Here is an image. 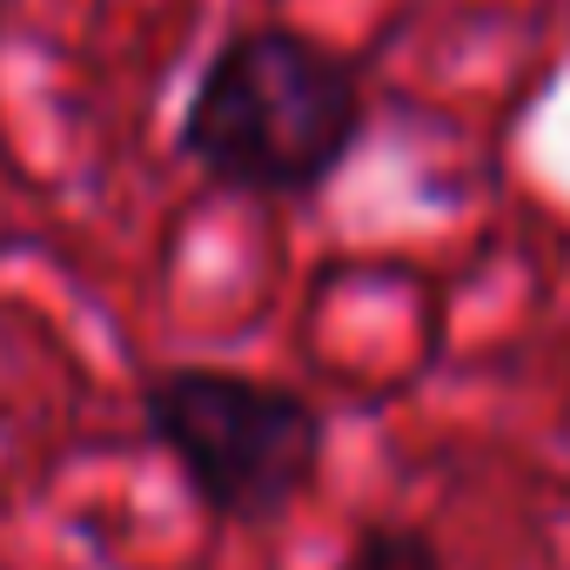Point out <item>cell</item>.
I'll return each instance as SVG.
<instances>
[{
    "instance_id": "cell-1",
    "label": "cell",
    "mask_w": 570,
    "mask_h": 570,
    "mask_svg": "<svg viewBox=\"0 0 570 570\" xmlns=\"http://www.w3.org/2000/svg\"><path fill=\"white\" fill-rule=\"evenodd\" d=\"M363 121V81L343 55L296 28H242L181 108V155L228 195L303 202L350 168Z\"/></svg>"
},
{
    "instance_id": "cell-2",
    "label": "cell",
    "mask_w": 570,
    "mask_h": 570,
    "mask_svg": "<svg viewBox=\"0 0 570 570\" xmlns=\"http://www.w3.org/2000/svg\"><path fill=\"white\" fill-rule=\"evenodd\" d=\"M148 443L181 470L188 497L242 530L282 523L323 476L330 423L303 390L215 363H175L141 383Z\"/></svg>"
},
{
    "instance_id": "cell-3",
    "label": "cell",
    "mask_w": 570,
    "mask_h": 570,
    "mask_svg": "<svg viewBox=\"0 0 570 570\" xmlns=\"http://www.w3.org/2000/svg\"><path fill=\"white\" fill-rule=\"evenodd\" d=\"M343 570H443V550L416 523H363Z\"/></svg>"
}]
</instances>
